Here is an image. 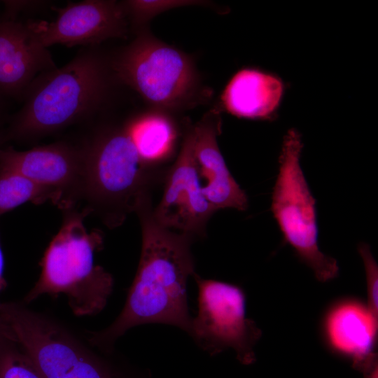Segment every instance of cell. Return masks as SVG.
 <instances>
[{
  "mask_svg": "<svg viewBox=\"0 0 378 378\" xmlns=\"http://www.w3.org/2000/svg\"><path fill=\"white\" fill-rule=\"evenodd\" d=\"M10 339L16 341L15 335L9 326L0 316V341Z\"/></svg>",
  "mask_w": 378,
  "mask_h": 378,
  "instance_id": "cell-22",
  "label": "cell"
},
{
  "mask_svg": "<svg viewBox=\"0 0 378 378\" xmlns=\"http://www.w3.org/2000/svg\"><path fill=\"white\" fill-rule=\"evenodd\" d=\"M6 111V97L0 94V148H1V144L5 142L4 135L6 128L4 126L7 116Z\"/></svg>",
  "mask_w": 378,
  "mask_h": 378,
  "instance_id": "cell-21",
  "label": "cell"
},
{
  "mask_svg": "<svg viewBox=\"0 0 378 378\" xmlns=\"http://www.w3.org/2000/svg\"><path fill=\"white\" fill-rule=\"evenodd\" d=\"M0 378H43L29 356L14 340L0 341Z\"/></svg>",
  "mask_w": 378,
  "mask_h": 378,
  "instance_id": "cell-18",
  "label": "cell"
},
{
  "mask_svg": "<svg viewBox=\"0 0 378 378\" xmlns=\"http://www.w3.org/2000/svg\"><path fill=\"white\" fill-rule=\"evenodd\" d=\"M198 312L190 335L211 355L232 349L244 364L255 359L254 347L262 336L257 324L246 317V294L239 286L204 279L195 273Z\"/></svg>",
  "mask_w": 378,
  "mask_h": 378,
  "instance_id": "cell-8",
  "label": "cell"
},
{
  "mask_svg": "<svg viewBox=\"0 0 378 378\" xmlns=\"http://www.w3.org/2000/svg\"><path fill=\"white\" fill-rule=\"evenodd\" d=\"M45 1H3L5 12L4 20H16V16L24 12H31L43 8L48 4Z\"/></svg>",
  "mask_w": 378,
  "mask_h": 378,
  "instance_id": "cell-20",
  "label": "cell"
},
{
  "mask_svg": "<svg viewBox=\"0 0 378 378\" xmlns=\"http://www.w3.org/2000/svg\"><path fill=\"white\" fill-rule=\"evenodd\" d=\"M110 65L117 81L158 108H190L211 97L190 57L148 32H140Z\"/></svg>",
  "mask_w": 378,
  "mask_h": 378,
  "instance_id": "cell-5",
  "label": "cell"
},
{
  "mask_svg": "<svg viewBox=\"0 0 378 378\" xmlns=\"http://www.w3.org/2000/svg\"><path fill=\"white\" fill-rule=\"evenodd\" d=\"M362 258L366 279V303L372 312L378 317V266L370 246L364 242L358 246Z\"/></svg>",
  "mask_w": 378,
  "mask_h": 378,
  "instance_id": "cell-19",
  "label": "cell"
},
{
  "mask_svg": "<svg viewBox=\"0 0 378 378\" xmlns=\"http://www.w3.org/2000/svg\"><path fill=\"white\" fill-rule=\"evenodd\" d=\"M7 282L4 277V257L0 242V293L6 288ZM1 302H0V306Z\"/></svg>",
  "mask_w": 378,
  "mask_h": 378,
  "instance_id": "cell-24",
  "label": "cell"
},
{
  "mask_svg": "<svg viewBox=\"0 0 378 378\" xmlns=\"http://www.w3.org/2000/svg\"><path fill=\"white\" fill-rule=\"evenodd\" d=\"M221 126L218 108L194 125V153L202 192L216 211L225 208L245 211L248 206L247 195L231 174L218 146Z\"/></svg>",
  "mask_w": 378,
  "mask_h": 378,
  "instance_id": "cell-14",
  "label": "cell"
},
{
  "mask_svg": "<svg viewBox=\"0 0 378 378\" xmlns=\"http://www.w3.org/2000/svg\"><path fill=\"white\" fill-rule=\"evenodd\" d=\"M302 148L300 133L288 130L279 157L270 209L284 241L318 281L327 282L338 276L340 269L337 261L318 246L316 200L300 166Z\"/></svg>",
  "mask_w": 378,
  "mask_h": 378,
  "instance_id": "cell-6",
  "label": "cell"
},
{
  "mask_svg": "<svg viewBox=\"0 0 378 378\" xmlns=\"http://www.w3.org/2000/svg\"><path fill=\"white\" fill-rule=\"evenodd\" d=\"M143 162L153 169L174 153L178 132L174 120L161 112L141 115L125 125Z\"/></svg>",
  "mask_w": 378,
  "mask_h": 378,
  "instance_id": "cell-16",
  "label": "cell"
},
{
  "mask_svg": "<svg viewBox=\"0 0 378 378\" xmlns=\"http://www.w3.org/2000/svg\"><path fill=\"white\" fill-rule=\"evenodd\" d=\"M0 170L18 173L55 192L62 211L83 199L85 160L83 144L65 141L17 150L0 148Z\"/></svg>",
  "mask_w": 378,
  "mask_h": 378,
  "instance_id": "cell-10",
  "label": "cell"
},
{
  "mask_svg": "<svg viewBox=\"0 0 378 378\" xmlns=\"http://www.w3.org/2000/svg\"><path fill=\"white\" fill-rule=\"evenodd\" d=\"M0 316L43 378H116L69 330L23 302H1Z\"/></svg>",
  "mask_w": 378,
  "mask_h": 378,
  "instance_id": "cell-7",
  "label": "cell"
},
{
  "mask_svg": "<svg viewBox=\"0 0 378 378\" xmlns=\"http://www.w3.org/2000/svg\"><path fill=\"white\" fill-rule=\"evenodd\" d=\"M62 211V224L41 260L40 276L23 302L63 294L74 315L94 316L106 305L114 284L112 275L94 264V253L103 248V234L85 227L84 218L90 214L85 207Z\"/></svg>",
  "mask_w": 378,
  "mask_h": 378,
  "instance_id": "cell-3",
  "label": "cell"
},
{
  "mask_svg": "<svg viewBox=\"0 0 378 378\" xmlns=\"http://www.w3.org/2000/svg\"><path fill=\"white\" fill-rule=\"evenodd\" d=\"M50 201L58 207L59 199L52 190L14 172L0 170V216L27 202Z\"/></svg>",
  "mask_w": 378,
  "mask_h": 378,
  "instance_id": "cell-17",
  "label": "cell"
},
{
  "mask_svg": "<svg viewBox=\"0 0 378 378\" xmlns=\"http://www.w3.org/2000/svg\"><path fill=\"white\" fill-rule=\"evenodd\" d=\"M325 346L362 370L377 358L378 317L366 302L352 296L332 302L320 321Z\"/></svg>",
  "mask_w": 378,
  "mask_h": 378,
  "instance_id": "cell-12",
  "label": "cell"
},
{
  "mask_svg": "<svg viewBox=\"0 0 378 378\" xmlns=\"http://www.w3.org/2000/svg\"><path fill=\"white\" fill-rule=\"evenodd\" d=\"M83 144L85 208L116 227L150 197L154 171L141 161L125 125L102 129Z\"/></svg>",
  "mask_w": 378,
  "mask_h": 378,
  "instance_id": "cell-4",
  "label": "cell"
},
{
  "mask_svg": "<svg viewBox=\"0 0 378 378\" xmlns=\"http://www.w3.org/2000/svg\"><path fill=\"white\" fill-rule=\"evenodd\" d=\"M194 140V125L188 124L178 156L166 173L161 200L152 209L160 225L192 239L205 234L206 223L216 211L202 192Z\"/></svg>",
  "mask_w": 378,
  "mask_h": 378,
  "instance_id": "cell-9",
  "label": "cell"
},
{
  "mask_svg": "<svg viewBox=\"0 0 378 378\" xmlns=\"http://www.w3.org/2000/svg\"><path fill=\"white\" fill-rule=\"evenodd\" d=\"M95 48L85 47L63 66L34 80L6 128L5 142L36 140L84 120L102 107L115 78L110 60Z\"/></svg>",
  "mask_w": 378,
  "mask_h": 378,
  "instance_id": "cell-2",
  "label": "cell"
},
{
  "mask_svg": "<svg viewBox=\"0 0 378 378\" xmlns=\"http://www.w3.org/2000/svg\"><path fill=\"white\" fill-rule=\"evenodd\" d=\"M54 10L57 17L52 22L26 23L46 48L55 44L96 47L110 38H124L128 32L130 22L121 1L85 0Z\"/></svg>",
  "mask_w": 378,
  "mask_h": 378,
  "instance_id": "cell-11",
  "label": "cell"
},
{
  "mask_svg": "<svg viewBox=\"0 0 378 378\" xmlns=\"http://www.w3.org/2000/svg\"><path fill=\"white\" fill-rule=\"evenodd\" d=\"M362 370L365 378H378L377 358L368 364Z\"/></svg>",
  "mask_w": 378,
  "mask_h": 378,
  "instance_id": "cell-23",
  "label": "cell"
},
{
  "mask_svg": "<svg viewBox=\"0 0 378 378\" xmlns=\"http://www.w3.org/2000/svg\"><path fill=\"white\" fill-rule=\"evenodd\" d=\"M26 23L0 20V94L22 99L34 80L56 68Z\"/></svg>",
  "mask_w": 378,
  "mask_h": 378,
  "instance_id": "cell-13",
  "label": "cell"
},
{
  "mask_svg": "<svg viewBox=\"0 0 378 378\" xmlns=\"http://www.w3.org/2000/svg\"><path fill=\"white\" fill-rule=\"evenodd\" d=\"M152 209L148 197L136 211L141 225V252L121 312L107 328L88 332L89 343L102 350L110 351L127 330L142 324H169L190 332L186 286L195 273L193 239L160 225Z\"/></svg>",
  "mask_w": 378,
  "mask_h": 378,
  "instance_id": "cell-1",
  "label": "cell"
},
{
  "mask_svg": "<svg viewBox=\"0 0 378 378\" xmlns=\"http://www.w3.org/2000/svg\"><path fill=\"white\" fill-rule=\"evenodd\" d=\"M284 92V85L276 76L258 69L244 68L227 82L218 108L239 118L269 120L276 114Z\"/></svg>",
  "mask_w": 378,
  "mask_h": 378,
  "instance_id": "cell-15",
  "label": "cell"
}]
</instances>
